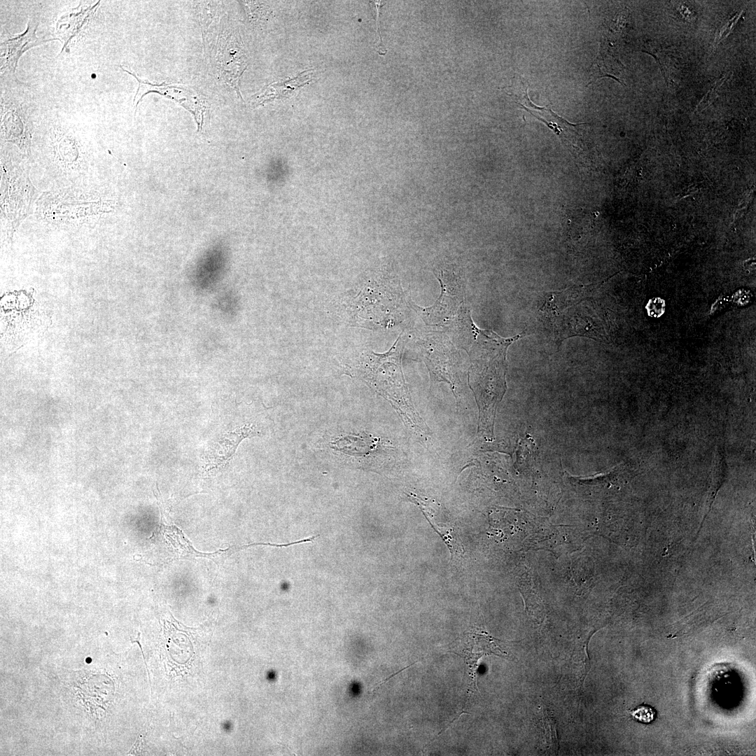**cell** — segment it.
<instances>
[{
	"label": "cell",
	"instance_id": "cell-8",
	"mask_svg": "<svg viewBox=\"0 0 756 756\" xmlns=\"http://www.w3.org/2000/svg\"><path fill=\"white\" fill-rule=\"evenodd\" d=\"M312 79L307 71H302L295 77L273 83L266 87L260 96V103L275 99L289 98L301 87L309 83Z\"/></svg>",
	"mask_w": 756,
	"mask_h": 756
},
{
	"label": "cell",
	"instance_id": "cell-3",
	"mask_svg": "<svg viewBox=\"0 0 756 756\" xmlns=\"http://www.w3.org/2000/svg\"><path fill=\"white\" fill-rule=\"evenodd\" d=\"M39 24L37 15L31 16L28 20L26 30L17 35H9L1 41V76L18 81L16 78V69L19 59L30 48L40 46L53 38L43 39L38 38L36 30Z\"/></svg>",
	"mask_w": 756,
	"mask_h": 756
},
{
	"label": "cell",
	"instance_id": "cell-4",
	"mask_svg": "<svg viewBox=\"0 0 756 756\" xmlns=\"http://www.w3.org/2000/svg\"><path fill=\"white\" fill-rule=\"evenodd\" d=\"M258 435L254 425L248 424L224 433L205 451L203 471L211 473L225 466L233 457L244 439Z\"/></svg>",
	"mask_w": 756,
	"mask_h": 756
},
{
	"label": "cell",
	"instance_id": "cell-1",
	"mask_svg": "<svg viewBox=\"0 0 756 756\" xmlns=\"http://www.w3.org/2000/svg\"><path fill=\"white\" fill-rule=\"evenodd\" d=\"M472 330L477 342L471 354L470 387L479 410V433L491 438L496 407L506 390L507 349L524 334L505 339L474 325Z\"/></svg>",
	"mask_w": 756,
	"mask_h": 756
},
{
	"label": "cell",
	"instance_id": "cell-7",
	"mask_svg": "<svg viewBox=\"0 0 756 756\" xmlns=\"http://www.w3.org/2000/svg\"><path fill=\"white\" fill-rule=\"evenodd\" d=\"M1 130L7 141L17 145L22 152L29 154L31 135L25 108L17 104L6 106L1 113Z\"/></svg>",
	"mask_w": 756,
	"mask_h": 756
},
{
	"label": "cell",
	"instance_id": "cell-6",
	"mask_svg": "<svg viewBox=\"0 0 756 756\" xmlns=\"http://www.w3.org/2000/svg\"><path fill=\"white\" fill-rule=\"evenodd\" d=\"M100 1L92 4L80 1L78 6L71 8L58 16L55 29V40L62 44V53L66 50L71 41L81 31L82 27L91 18L100 4Z\"/></svg>",
	"mask_w": 756,
	"mask_h": 756
},
{
	"label": "cell",
	"instance_id": "cell-10",
	"mask_svg": "<svg viewBox=\"0 0 756 756\" xmlns=\"http://www.w3.org/2000/svg\"><path fill=\"white\" fill-rule=\"evenodd\" d=\"M724 80V79H722V80H720V82L716 83L715 86H713V88H712L709 90V92H708V93L704 96L702 101L699 104L698 107H696V110L704 109L714 100L718 88L721 85Z\"/></svg>",
	"mask_w": 756,
	"mask_h": 756
},
{
	"label": "cell",
	"instance_id": "cell-9",
	"mask_svg": "<svg viewBox=\"0 0 756 756\" xmlns=\"http://www.w3.org/2000/svg\"><path fill=\"white\" fill-rule=\"evenodd\" d=\"M630 714L634 719L640 722L650 723L654 720L657 711L649 705L642 704L631 710Z\"/></svg>",
	"mask_w": 756,
	"mask_h": 756
},
{
	"label": "cell",
	"instance_id": "cell-2",
	"mask_svg": "<svg viewBox=\"0 0 756 756\" xmlns=\"http://www.w3.org/2000/svg\"><path fill=\"white\" fill-rule=\"evenodd\" d=\"M400 340V337L387 353L369 355L368 379L391 400L405 424L414 435L426 440L430 435V430L416 410L407 388L401 366L404 340Z\"/></svg>",
	"mask_w": 756,
	"mask_h": 756
},
{
	"label": "cell",
	"instance_id": "cell-5",
	"mask_svg": "<svg viewBox=\"0 0 756 756\" xmlns=\"http://www.w3.org/2000/svg\"><path fill=\"white\" fill-rule=\"evenodd\" d=\"M442 286V294L435 304L430 308L421 309L417 307L425 318V321L442 323L453 318L458 309L457 305L463 302V287L454 274L441 272L438 278Z\"/></svg>",
	"mask_w": 756,
	"mask_h": 756
},
{
	"label": "cell",
	"instance_id": "cell-11",
	"mask_svg": "<svg viewBox=\"0 0 756 756\" xmlns=\"http://www.w3.org/2000/svg\"><path fill=\"white\" fill-rule=\"evenodd\" d=\"M375 3H376V6H377V34H378V38H377V39L376 41L375 48H376L377 51L379 52V54L384 55H385V53L386 52L387 50H386L384 45L382 43L381 34H380V31H379V6H379V1H375Z\"/></svg>",
	"mask_w": 756,
	"mask_h": 756
},
{
	"label": "cell",
	"instance_id": "cell-12",
	"mask_svg": "<svg viewBox=\"0 0 756 756\" xmlns=\"http://www.w3.org/2000/svg\"><path fill=\"white\" fill-rule=\"evenodd\" d=\"M739 16H740V15H738V16H736H736H734V17L733 18V19H732V20H731V21L729 22V24H728L727 25H726V26H725V27H724V28H723V29H722L721 30V31H720V34H719V36H719V38H718V41H717V43H718V42H719L720 41H721L722 39L724 38V37H726V36H727V35H729V34H730V32H731V30L732 29V28H733V27L734 26V24H735L736 23V22H737L738 19L739 18Z\"/></svg>",
	"mask_w": 756,
	"mask_h": 756
}]
</instances>
